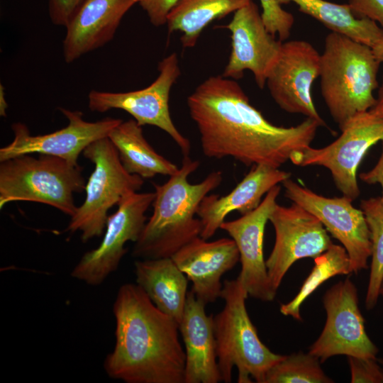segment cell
<instances>
[{"label":"cell","instance_id":"6da1fadb","mask_svg":"<svg viewBox=\"0 0 383 383\" xmlns=\"http://www.w3.org/2000/svg\"><path fill=\"white\" fill-rule=\"evenodd\" d=\"M191 118L199 133L204 155L232 157L245 166L279 168L291 155L311 145L320 124L306 118L295 126L268 121L234 79L211 76L187 98Z\"/></svg>","mask_w":383,"mask_h":383},{"label":"cell","instance_id":"7a4b0ae2","mask_svg":"<svg viewBox=\"0 0 383 383\" xmlns=\"http://www.w3.org/2000/svg\"><path fill=\"white\" fill-rule=\"evenodd\" d=\"M113 313L115 343L104 361L110 378L126 383H184L185 351L175 320L136 283L119 287Z\"/></svg>","mask_w":383,"mask_h":383},{"label":"cell","instance_id":"52a82bcc","mask_svg":"<svg viewBox=\"0 0 383 383\" xmlns=\"http://www.w3.org/2000/svg\"><path fill=\"white\" fill-rule=\"evenodd\" d=\"M82 153L94 168L86 184L85 199L70 217L65 231L79 232L82 241L86 243L103 234L109 209L139 191L144 181L124 168L117 149L108 137L91 143Z\"/></svg>","mask_w":383,"mask_h":383},{"label":"cell","instance_id":"4dcf8cb0","mask_svg":"<svg viewBox=\"0 0 383 383\" xmlns=\"http://www.w3.org/2000/svg\"><path fill=\"white\" fill-rule=\"evenodd\" d=\"M180 0H138V4L155 27L164 26L171 10Z\"/></svg>","mask_w":383,"mask_h":383},{"label":"cell","instance_id":"74e56055","mask_svg":"<svg viewBox=\"0 0 383 383\" xmlns=\"http://www.w3.org/2000/svg\"><path fill=\"white\" fill-rule=\"evenodd\" d=\"M380 296L383 299V278L379 288V297Z\"/></svg>","mask_w":383,"mask_h":383},{"label":"cell","instance_id":"603a6c76","mask_svg":"<svg viewBox=\"0 0 383 383\" xmlns=\"http://www.w3.org/2000/svg\"><path fill=\"white\" fill-rule=\"evenodd\" d=\"M108 138L117 149L124 168L143 179L156 175L171 176L178 167L157 153L143 135L142 126L134 119L121 121Z\"/></svg>","mask_w":383,"mask_h":383},{"label":"cell","instance_id":"f35d334b","mask_svg":"<svg viewBox=\"0 0 383 383\" xmlns=\"http://www.w3.org/2000/svg\"><path fill=\"white\" fill-rule=\"evenodd\" d=\"M379 364L381 365V367H382V373H383V360L382 359H380V360H378Z\"/></svg>","mask_w":383,"mask_h":383},{"label":"cell","instance_id":"836d02e7","mask_svg":"<svg viewBox=\"0 0 383 383\" xmlns=\"http://www.w3.org/2000/svg\"><path fill=\"white\" fill-rule=\"evenodd\" d=\"M359 177L367 184L378 183L382 186V194L380 199L383 203V143L382 153L377 164L370 171L361 173Z\"/></svg>","mask_w":383,"mask_h":383},{"label":"cell","instance_id":"7402d4cb","mask_svg":"<svg viewBox=\"0 0 383 383\" xmlns=\"http://www.w3.org/2000/svg\"><path fill=\"white\" fill-rule=\"evenodd\" d=\"M134 267L135 283L161 311L179 323L188 293L184 273L172 257L139 259Z\"/></svg>","mask_w":383,"mask_h":383},{"label":"cell","instance_id":"ac0fdd59","mask_svg":"<svg viewBox=\"0 0 383 383\" xmlns=\"http://www.w3.org/2000/svg\"><path fill=\"white\" fill-rule=\"evenodd\" d=\"M192 283V290L205 305L221 298L222 276L240 261L238 249L232 238L214 241L198 236L172 257Z\"/></svg>","mask_w":383,"mask_h":383},{"label":"cell","instance_id":"ba28073f","mask_svg":"<svg viewBox=\"0 0 383 383\" xmlns=\"http://www.w3.org/2000/svg\"><path fill=\"white\" fill-rule=\"evenodd\" d=\"M341 135L331 144L314 148L310 146L294 152L289 160L300 167L322 166L331 174L336 187L353 201L360 193L357 169L368 150L383 142V117L371 110L353 116L341 130Z\"/></svg>","mask_w":383,"mask_h":383},{"label":"cell","instance_id":"5bb4252c","mask_svg":"<svg viewBox=\"0 0 383 383\" xmlns=\"http://www.w3.org/2000/svg\"><path fill=\"white\" fill-rule=\"evenodd\" d=\"M321 55L305 40L282 42L279 56L266 81L274 102L284 111L300 113L326 123L318 113L312 98L314 80L319 77Z\"/></svg>","mask_w":383,"mask_h":383},{"label":"cell","instance_id":"cb8c5ba5","mask_svg":"<svg viewBox=\"0 0 383 383\" xmlns=\"http://www.w3.org/2000/svg\"><path fill=\"white\" fill-rule=\"evenodd\" d=\"M280 4L293 2L299 10L312 16L326 27L372 48L383 40V30L367 18H358L348 4H338L326 0H277Z\"/></svg>","mask_w":383,"mask_h":383},{"label":"cell","instance_id":"1f68e13d","mask_svg":"<svg viewBox=\"0 0 383 383\" xmlns=\"http://www.w3.org/2000/svg\"><path fill=\"white\" fill-rule=\"evenodd\" d=\"M353 13L358 18H367L383 30V0H349Z\"/></svg>","mask_w":383,"mask_h":383},{"label":"cell","instance_id":"4fadbf2b","mask_svg":"<svg viewBox=\"0 0 383 383\" xmlns=\"http://www.w3.org/2000/svg\"><path fill=\"white\" fill-rule=\"evenodd\" d=\"M275 240L265 260L272 287L277 292L292 265L302 258H316L333 244L321 221L309 211L293 203L290 206L278 204L271 212Z\"/></svg>","mask_w":383,"mask_h":383},{"label":"cell","instance_id":"7c38bea8","mask_svg":"<svg viewBox=\"0 0 383 383\" xmlns=\"http://www.w3.org/2000/svg\"><path fill=\"white\" fill-rule=\"evenodd\" d=\"M286 196L315 216L327 231L346 250L353 273L368 267L372 255L370 232L363 211L343 196L326 197L303 187L292 179L284 181Z\"/></svg>","mask_w":383,"mask_h":383},{"label":"cell","instance_id":"5b68a950","mask_svg":"<svg viewBox=\"0 0 383 383\" xmlns=\"http://www.w3.org/2000/svg\"><path fill=\"white\" fill-rule=\"evenodd\" d=\"M248 294L238 278L225 280L223 309L213 316L218 367L221 382H232L236 367L238 383H263L267 372L284 355L271 351L258 337L245 306Z\"/></svg>","mask_w":383,"mask_h":383},{"label":"cell","instance_id":"e0dca14e","mask_svg":"<svg viewBox=\"0 0 383 383\" xmlns=\"http://www.w3.org/2000/svg\"><path fill=\"white\" fill-rule=\"evenodd\" d=\"M281 187H273L260 205L240 218L224 221L220 229L232 238L240 254L241 270L238 279L248 296L261 301H272L277 294L271 284L263 255L265 229L277 205Z\"/></svg>","mask_w":383,"mask_h":383},{"label":"cell","instance_id":"30bf717a","mask_svg":"<svg viewBox=\"0 0 383 383\" xmlns=\"http://www.w3.org/2000/svg\"><path fill=\"white\" fill-rule=\"evenodd\" d=\"M322 303L326 323L309 353L321 362L339 355L377 359L379 349L366 332L358 291L353 281L346 278L332 285L324 293Z\"/></svg>","mask_w":383,"mask_h":383},{"label":"cell","instance_id":"d590c367","mask_svg":"<svg viewBox=\"0 0 383 383\" xmlns=\"http://www.w3.org/2000/svg\"><path fill=\"white\" fill-rule=\"evenodd\" d=\"M4 88L1 84L0 85V115L1 116L5 117L6 116V109L8 108V104L6 103L4 94Z\"/></svg>","mask_w":383,"mask_h":383},{"label":"cell","instance_id":"8fae6325","mask_svg":"<svg viewBox=\"0 0 383 383\" xmlns=\"http://www.w3.org/2000/svg\"><path fill=\"white\" fill-rule=\"evenodd\" d=\"M154 192H134L126 196L107 219L99 245L85 252L73 267L71 276L89 286H99L115 272L127 252L125 245L135 243L148 220Z\"/></svg>","mask_w":383,"mask_h":383},{"label":"cell","instance_id":"4316f807","mask_svg":"<svg viewBox=\"0 0 383 383\" xmlns=\"http://www.w3.org/2000/svg\"><path fill=\"white\" fill-rule=\"evenodd\" d=\"M370 232L372 255L370 271L365 296L367 310L374 309L379 298V288L383 278V203L379 197L361 201Z\"/></svg>","mask_w":383,"mask_h":383},{"label":"cell","instance_id":"277c9868","mask_svg":"<svg viewBox=\"0 0 383 383\" xmlns=\"http://www.w3.org/2000/svg\"><path fill=\"white\" fill-rule=\"evenodd\" d=\"M380 63L370 46L335 32L326 36L321 55V91L340 131L353 116L375 105Z\"/></svg>","mask_w":383,"mask_h":383},{"label":"cell","instance_id":"d4e9b609","mask_svg":"<svg viewBox=\"0 0 383 383\" xmlns=\"http://www.w3.org/2000/svg\"><path fill=\"white\" fill-rule=\"evenodd\" d=\"M251 1L180 0L167 16L168 32H180L183 48H192L202 31L212 21L235 13Z\"/></svg>","mask_w":383,"mask_h":383},{"label":"cell","instance_id":"8d00e7d4","mask_svg":"<svg viewBox=\"0 0 383 383\" xmlns=\"http://www.w3.org/2000/svg\"><path fill=\"white\" fill-rule=\"evenodd\" d=\"M372 49L377 60L380 62H383V40L375 44Z\"/></svg>","mask_w":383,"mask_h":383},{"label":"cell","instance_id":"484cf974","mask_svg":"<svg viewBox=\"0 0 383 383\" xmlns=\"http://www.w3.org/2000/svg\"><path fill=\"white\" fill-rule=\"evenodd\" d=\"M313 260L314 265L299 292L291 301L281 304L279 310L282 314L301 321L300 308L316 289L334 276L353 273L350 257L343 245L333 243L326 251Z\"/></svg>","mask_w":383,"mask_h":383},{"label":"cell","instance_id":"44dd1931","mask_svg":"<svg viewBox=\"0 0 383 383\" xmlns=\"http://www.w3.org/2000/svg\"><path fill=\"white\" fill-rule=\"evenodd\" d=\"M192 290L188 292L184 313L179 323L185 347L184 383H218V367L213 315Z\"/></svg>","mask_w":383,"mask_h":383},{"label":"cell","instance_id":"f1b7e54d","mask_svg":"<svg viewBox=\"0 0 383 383\" xmlns=\"http://www.w3.org/2000/svg\"><path fill=\"white\" fill-rule=\"evenodd\" d=\"M262 18L267 30L272 35H277L284 41L290 35L294 23L293 15L284 10L277 0H260Z\"/></svg>","mask_w":383,"mask_h":383},{"label":"cell","instance_id":"9a60e30c","mask_svg":"<svg viewBox=\"0 0 383 383\" xmlns=\"http://www.w3.org/2000/svg\"><path fill=\"white\" fill-rule=\"evenodd\" d=\"M68 120L67 126L55 132L33 135L23 123H13V139L0 148V162L26 154H43L61 157L73 165L78 164L79 155L91 143L108 137L121 119L106 117L90 122L84 120L80 111L59 108Z\"/></svg>","mask_w":383,"mask_h":383},{"label":"cell","instance_id":"d6986e66","mask_svg":"<svg viewBox=\"0 0 383 383\" xmlns=\"http://www.w3.org/2000/svg\"><path fill=\"white\" fill-rule=\"evenodd\" d=\"M138 0H83L66 28L63 56L70 63L111 41L126 13Z\"/></svg>","mask_w":383,"mask_h":383},{"label":"cell","instance_id":"8992f818","mask_svg":"<svg viewBox=\"0 0 383 383\" xmlns=\"http://www.w3.org/2000/svg\"><path fill=\"white\" fill-rule=\"evenodd\" d=\"M79 165L53 155L26 154L0 162V209L18 201L37 202L73 216L74 194L85 191Z\"/></svg>","mask_w":383,"mask_h":383},{"label":"cell","instance_id":"d6a6232c","mask_svg":"<svg viewBox=\"0 0 383 383\" xmlns=\"http://www.w3.org/2000/svg\"><path fill=\"white\" fill-rule=\"evenodd\" d=\"M83 0H48L49 16L55 26H66Z\"/></svg>","mask_w":383,"mask_h":383},{"label":"cell","instance_id":"ffe728a7","mask_svg":"<svg viewBox=\"0 0 383 383\" xmlns=\"http://www.w3.org/2000/svg\"><path fill=\"white\" fill-rule=\"evenodd\" d=\"M290 177L289 172L279 168L255 165L228 194H207L196 212L201 223L200 237L208 240L213 236L232 211L244 215L256 209L265 194Z\"/></svg>","mask_w":383,"mask_h":383},{"label":"cell","instance_id":"83f0119b","mask_svg":"<svg viewBox=\"0 0 383 383\" xmlns=\"http://www.w3.org/2000/svg\"><path fill=\"white\" fill-rule=\"evenodd\" d=\"M320 363L309 352L284 355L267 372L263 383H333Z\"/></svg>","mask_w":383,"mask_h":383},{"label":"cell","instance_id":"e575fe53","mask_svg":"<svg viewBox=\"0 0 383 383\" xmlns=\"http://www.w3.org/2000/svg\"><path fill=\"white\" fill-rule=\"evenodd\" d=\"M376 114L383 117V77L379 88L378 95L375 105L370 109Z\"/></svg>","mask_w":383,"mask_h":383},{"label":"cell","instance_id":"f546056e","mask_svg":"<svg viewBox=\"0 0 383 383\" xmlns=\"http://www.w3.org/2000/svg\"><path fill=\"white\" fill-rule=\"evenodd\" d=\"M352 383H383V373L377 359L348 357Z\"/></svg>","mask_w":383,"mask_h":383},{"label":"cell","instance_id":"9c48e42d","mask_svg":"<svg viewBox=\"0 0 383 383\" xmlns=\"http://www.w3.org/2000/svg\"><path fill=\"white\" fill-rule=\"evenodd\" d=\"M159 74L148 87L127 92L91 90L88 107L93 112L121 109L131 115L138 125L154 126L167 133L179 148L183 156L191 150L189 140L174 124L170 111L172 86L181 74L177 53L172 52L158 64Z\"/></svg>","mask_w":383,"mask_h":383},{"label":"cell","instance_id":"3957f363","mask_svg":"<svg viewBox=\"0 0 383 383\" xmlns=\"http://www.w3.org/2000/svg\"><path fill=\"white\" fill-rule=\"evenodd\" d=\"M199 166L198 160L184 156L177 172L162 184H154L153 212L132 250L138 259L171 257L181 248L200 236L201 223L196 218L202 199L221 184V171L209 174L197 184L189 176Z\"/></svg>","mask_w":383,"mask_h":383},{"label":"cell","instance_id":"2e32d148","mask_svg":"<svg viewBox=\"0 0 383 383\" xmlns=\"http://www.w3.org/2000/svg\"><path fill=\"white\" fill-rule=\"evenodd\" d=\"M231 33V51L222 75L232 79L250 71L262 89L276 62L282 41L267 30L257 5L251 1L234 13L226 26Z\"/></svg>","mask_w":383,"mask_h":383}]
</instances>
